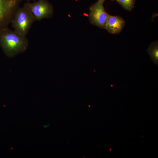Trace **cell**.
<instances>
[{
	"label": "cell",
	"mask_w": 158,
	"mask_h": 158,
	"mask_svg": "<svg viewBox=\"0 0 158 158\" xmlns=\"http://www.w3.org/2000/svg\"><path fill=\"white\" fill-rule=\"evenodd\" d=\"M29 41L26 36L14 30L6 28L0 30V45L5 54L10 57L24 52L27 49Z\"/></svg>",
	"instance_id": "1"
},
{
	"label": "cell",
	"mask_w": 158,
	"mask_h": 158,
	"mask_svg": "<svg viewBox=\"0 0 158 158\" xmlns=\"http://www.w3.org/2000/svg\"><path fill=\"white\" fill-rule=\"evenodd\" d=\"M35 19L28 8L24 7L19 8L11 21L14 30L22 36H26Z\"/></svg>",
	"instance_id": "2"
},
{
	"label": "cell",
	"mask_w": 158,
	"mask_h": 158,
	"mask_svg": "<svg viewBox=\"0 0 158 158\" xmlns=\"http://www.w3.org/2000/svg\"><path fill=\"white\" fill-rule=\"evenodd\" d=\"M20 0H0V30L7 27L18 9Z\"/></svg>",
	"instance_id": "3"
},
{
	"label": "cell",
	"mask_w": 158,
	"mask_h": 158,
	"mask_svg": "<svg viewBox=\"0 0 158 158\" xmlns=\"http://www.w3.org/2000/svg\"><path fill=\"white\" fill-rule=\"evenodd\" d=\"M89 19L91 23L100 28L105 29L109 15L103 4L97 2L90 8Z\"/></svg>",
	"instance_id": "4"
},
{
	"label": "cell",
	"mask_w": 158,
	"mask_h": 158,
	"mask_svg": "<svg viewBox=\"0 0 158 158\" xmlns=\"http://www.w3.org/2000/svg\"><path fill=\"white\" fill-rule=\"evenodd\" d=\"M25 5L30 10L35 20L40 21L51 17L52 15V6L45 0H39L34 3H27Z\"/></svg>",
	"instance_id": "5"
},
{
	"label": "cell",
	"mask_w": 158,
	"mask_h": 158,
	"mask_svg": "<svg viewBox=\"0 0 158 158\" xmlns=\"http://www.w3.org/2000/svg\"><path fill=\"white\" fill-rule=\"evenodd\" d=\"M125 23V20L121 17L109 15L105 29L110 33L117 34L123 29Z\"/></svg>",
	"instance_id": "6"
},
{
	"label": "cell",
	"mask_w": 158,
	"mask_h": 158,
	"mask_svg": "<svg viewBox=\"0 0 158 158\" xmlns=\"http://www.w3.org/2000/svg\"><path fill=\"white\" fill-rule=\"evenodd\" d=\"M147 52L154 63L158 65V42L157 41L152 42L149 46Z\"/></svg>",
	"instance_id": "7"
},
{
	"label": "cell",
	"mask_w": 158,
	"mask_h": 158,
	"mask_svg": "<svg viewBox=\"0 0 158 158\" xmlns=\"http://www.w3.org/2000/svg\"><path fill=\"white\" fill-rule=\"evenodd\" d=\"M125 9L131 11L134 8L136 0H116Z\"/></svg>",
	"instance_id": "8"
},
{
	"label": "cell",
	"mask_w": 158,
	"mask_h": 158,
	"mask_svg": "<svg viewBox=\"0 0 158 158\" xmlns=\"http://www.w3.org/2000/svg\"><path fill=\"white\" fill-rule=\"evenodd\" d=\"M105 0H98L97 2L103 4ZM111 0L112 1H114V0Z\"/></svg>",
	"instance_id": "9"
}]
</instances>
